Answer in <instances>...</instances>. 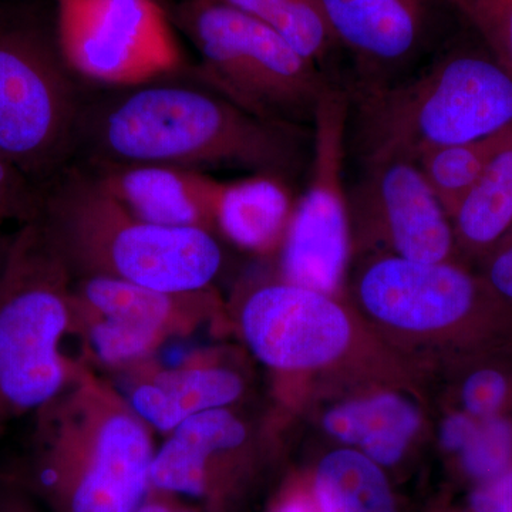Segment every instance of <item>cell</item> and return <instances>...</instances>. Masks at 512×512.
Segmentation results:
<instances>
[{
  "instance_id": "obj_1",
  "label": "cell",
  "mask_w": 512,
  "mask_h": 512,
  "mask_svg": "<svg viewBox=\"0 0 512 512\" xmlns=\"http://www.w3.org/2000/svg\"><path fill=\"white\" fill-rule=\"evenodd\" d=\"M312 127L258 119L198 82L191 66L147 82L87 86L74 160L244 170L292 181Z\"/></svg>"
},
{
  "instance_id": "obj_2",
  "label": "cell",
  "mask_w": 512,
  "mask_h": 512,
  "mask_svg": "<svg viewBox=\"0 0 512 512\" xmlns=\"http://www.w3.org/2000/svg\"><path fill=\"white\" fill-rule=\"evenodd\" d=\"M32 417L25 467L12 476L46 512H134L150 495L154 431L82 359Z\"/></svg>"
},
{
  "instance_id": "obj_3",
  "label": "cell",
  "mask_w": 512,
  "mask_h": 512,
  "mask_svg": "<svg viewBox=\"0 0 512 512\" xmlns=\"http://www.w3.org/2000/svg\"><path fill=\"white\" fill-rule=\"evenodd\" d=\"M35 222L74 279L191 292L211 288L224 264L215 234L141 220L79 161L42 185Z\"/></svg>"
},
{
  "instance_id": "obj_4",
  "label": "cell",
  "mask_w": 512,
  "mask_h": 512,
  "mask_svg": "<svg viewBox=\"0 0 512 512\" xmlns=\"http://www.w3.org/2000/svg\"><path fill=\"white\" fill-rule=\"evenodd\" d=\"M512 124V74L476 53L441 57L419 76L365 84L350 97L348 137L362 164L406 160L493 136Z\"/></svg>"
},
{
  "instance_id": "obj_5",
  "label": "cell",
  "mask_w": 512,
  "mask_h": 512,
  "mask_svg": "<svg viewBox=\"0 0 512 512\" xmlns=\"http://www.w3.org/2000/svg\"><path fill=\"white\" fill-rule=\"evenodd\" d=\"M87 86L55 0H0V148L40 187L73 161Z\"/></svg>"
},
{
  "instance_id": "obj_6",
  "label": "cell",
  "mask_w": 512,
  "mask_h": 512,
  "mask_svg": "<svg viewBox=\"0 0 512 512\" xmlns=\"http://www.w3.org/2000/svg\"><path fill=\"white\" fill-rule=\"evenodd\" d=\"M73 281L35 221L8 238L0 275V434L72 382L79 360L62 345L72 335Z\"/></svg>"
},
{
  "instance_id": "obj_7",
  "label": "cell",
  "mask_w": 512,
  "mask_h": 512,
  "mask_svg": "<svg viewBox=\"0 0 512 512\" xmlns=\"http://www.w3.org/2000/svg\"><path fill=\"white\" fill-rule=\"evenodd\" d=\"M168 13L200 56L198 82L258 119L312 127L330 82L274 29L217 0H180Z\"/></svg>"
},
{
  "instance_id": "obj_8",
  "label": "cell",
  "mask_w": 512,
  "mask_h": 512,
  "mask_svg": "<svg viewBox=\"0 0 512 512\" xmlns=\"http://www.w3.org/2000/svg\"><path fill=\"white\" fill-rule=\"evenodd\" d=\"M220 315L214 288L165 292L107 278L73 281L72 335L83 362L121 372Z\"/></svg>"
},
{
  "instance_id": "obj_9",
  "label": "cell",
  "mask_w": 512,
  "mask_h": 512,
  "mask_svg": "<svg viewBox=\"0 0 512 512\" xmlns=\"http://www.w3.org/2000/svg\"><path fill=\"white\" fill-rule=\"evenodd\" d=\"M349 113V93L330 83L313 116L308 187L282 242V278L328 295L342 284L350 254L349 191L343 183Z\"/></svg>"
},
{
  "instance_id": "obj_10",
  "label": "cell",
  "mask_w": 512,
  "mask_h": 512,
  "mask_svg": "<svg viewBox=\"0 0 512 512\" xmlns=\"http://www.w3.org/2000/svg\"><path fill=\"white\" fill-rule=\"evenodd\" d=\"M64 55L86 83L121 86L190 63L160 0H55Z\"/></svg>"
},
{
  "instance_id": "obj_11",
  "label": "cell",
  "mask_w": 512,
  "mask_h": 512,
  "mask_svg": "<svg viewBox=\"0 0 512 512\" xmlns=\"http://www.w3.org/2000/svg\"><path fill=\"white\" fill-rule=\"evenodd\" d=\"M238 318L249 350L278 372L328 365L342 356L352 339L345 309L328 293L284 278L248 292Z\"/></svg>"
},
{
  "instance_id": "obj_12",
  "label": "cell",
  "mask_w": 512,
  "mask_h": 512,
  "mask_svg": "<svg viewBox=\"0 0 512 512\" xmlns=\"http://www.w3.org/2000/svg\"><path fill=\"white\" fill-rule=\"evenodd\" d=\"M350 220L400 258L446 262L454 229L419 165L393 160L367 165L349 191Z\"/></svg>"
},
{
  "instance_id": "obj_13",
  "label": "cell",
  "mask_w": 512,
  "mask_h": 512,
  "mask_svg": "<svg viewBox=\"0 0 512 512\" xmlns=\"http://www.w3.org/2000/svg\"><path fill=\"white\" fill-rule=\"evenodd\" d=\"M357 293L367 313L409 332H433L454 325L473 308V276L450 262H419L384 255L363 269Z\"/></svg>"
},
{
  "instance_id": "obj_14",
  "label": "cell",
  "mask_w": 512,
  "mask_h": 512,
  "mask_svg": "<svg viewBox=\"0 0 512 512\" xmlns=\"http://www.w3.org/2000/svg\"><path fill=\"white\" fill-rule=\"evenodd\" d=\"M119 373L120 392L134 412L164 436L191 417L234 406L247 389L242 373L208 350L191 352L174 365L151 357Z\"/></svg>"
},
{
  "instance_id": "obj_15",
  "label": "cell",
  "mask_w": 512,
  "mask_h": 512,
  "mask_svg": "<svg viewBox=\"0 0 512 512\" xmlns=\"http://www.w3.org/2000/svg\"><path fill=\"white\" fill-rule=\"evenodd\" d=\"M251 439L247 421L231 407L191 417L157 448L150 468L151 490L212 505L225 467Z\"/></svg>"
},
{
  "instance_id": "obj_16",
  "label": "cell",
  "mask_w": 512,
  "mask_h": 512,
  "mask_svg": "<svg viewBox=\"0 0 512 512\" xmlns=\"http://www.w3.org/2000/svg\"><path fill=\"white\" fill-rule=\"evenodd\" d=\"M79 163L86 165L103 187L141 220L164 227L217 232L222 183L211 175L173 165Z\"/></svg>"
},
{
  "instance_id": "obj_17",
  "label": "cell",
  "mask_w": 512,
  "mask_h": 512,
  "mask_svg": "<svg viewBox=\"0 0 512 512\" xmlns=\"http://www.w3.org/2000/svg\"><path fill=\"white\" fill-rule=\"evenodd\" d=\"M339 45L352 53L360 72L386 76L419 53L430 28L433 0H320Z\"/></svg>"
},
{
  "instance_id": "obj_18",
  "label": "cell",
  "mask_w": 512,
  "mask_h": 512,
  "mask_svg": "<svg viewBox=\"0 0 512 512\" xmlns=\"http://www.w3.org/2000/svg\"><path fill=\"white\" fill-rule=\"evenodd\" d=\"M295 205L288 181L274 175L222 183L217 232L247 251H271L284 242Z\"/></svg>"
},
{
  "instance_id": "obj_19",
  "label": "cell",
  "mask_w": 512,
  "mask_h": 512,
  "mask_svg": "<svg viewBox=\"0 0 512 512\" xmlns=\"http://www.w3.org/2000/svg\"><path fill=\"white\" fill-rule=\"evenodd\" d=\"M420 424L417 407L392 393L342 403L323 419L330 436L359 447L360 453L382 466H392L403 457Z\"/></svg>"
},
{
  "instance_id": "obj_20",
  "label": "cell",
  "mask_w": 512,
  "mask_h": 512,
  "mask_svg": "<svg viewBox=\"0 0 512 512\" xmlns=\"http://www.w3.org/2000/svg\"><path fill=\"white\" fill-rule=\"evenodd\" d=\"M315 493L322 512H394L379 464L352 448L332 451L320 461Z\"/></svg>"
},
{
  "instance_id": "obj_21",
  "label": "cell",
  "mask_w": 512,
  "mask_h": 512,
  "mask_svg": "<svg viewBox=\"0 0 512 512\" xmlns=\"http://www.w3.org/2000/svg\"><path fill=\"white\" fill-rule=\"evenodd\" d=\"M451 220L454 237L471 249L491 247L512 228V127L510 137Z\"/></svg>"
},
{
  "instance_id": "obj_22",
  "label": "cell",
  "mask_w": 512,
  "mask_h": 512,
  "mask_svg": "<svg viewBox=\"0 0 512 512\" xmlns=\"http://www.w3.org/2000/svg\"><path fill=\"white\" fill-rule=\"evenodd\" d=\"M511 127L512 124L500 133L480 140L437 148L423 154L417 161L427 184L450 220L510 137Z\"/></svg>"
},
{
  "instance_id": "obj_23",
  "label": "cell",
  "mask_w": 512,
  "mask_h": 512,
  "mask_svg": "<svg viewBox=\"0 0 512 512\" xmlns=\"http://www.w3.org/2000/svg\"><path fill=\"white\" fill-rule=\"evenodd\" d=\"M261 20L316 66L339 45L320 0H217Z\"/></svg>"
},
{
  "instance_id": "obj_24",
  "label": "cell",
  "mask_w": 512,
  "mask_h": 512,
  "mask_svg": "<svg viewBox=\"0 0 512 512\" xmlns=\"http://www.w3.org/2000/svg\"><path fill=\"white\" fill-rule=\"evenodd\" d=\"M460 453L471 477L490 481L500 476L512 460L511 423L495 416L481 420Z\"/></svg>"
},
{
  "instance_id": "obj_25",
  "label": "cell",
  "mask_w": 512,
  "mask_h": 512,
  "mask_svg": "<svg viewBox=\"0 0 512 512\" xmlns=\"http://www.w3.org/2000/svg\"><path fill=\"white\" fill-rule=\"evenodd\" d=\"M483 37L494 59L512 74V0H446Z\"/></svg>"
},
{
  "instance_id": "obj_26",
  "label": "cell",
  "mask_w": 512,
  "mask_h": 512,
  "mask_svg": "<svg viewBox=\"0 0 512 512\" xmlns=\"http://www.w3.org/2000/svg\"><path fill=\"white\" fill-rule=\"evenodd\" d=\"M42 187L0 148V227L29 224L39 215Z\"/></svg>"
},
{
  "instance_id": "obj_27",
  "label": "cell",
  "mask_w": 512,
  "mask_h": 512,
  "mask_svg": "<svg viewBox=\"0 0 512 512\" xmlns=\"http://www.w3.org/2000/svg\"><path fill=\"white\" fill-rule=\"evenodd\" d=\"M507 396V382L500 372L484 369L473 373L463 387V404L474 419L495 416Z\"/></svg>"
},
{
  "instance_id": "obj_28",
  "label": "cell",
  "mask_w": 512,
  "mask_h": 512,
  "mask_svg": "<svg viewBox=\"0 0 512 512\" xmlns=\"http://www.w3.org/2000/svg\"><path fill=\"white\" fill-rule=\"evenodd\" d=\"M471 507L474 512H512V468L478 488Z\"/></svg>"
},
{
  "instance_id": "obj_29",
  "label": "cell",
  "mask_w": 512,
  "mask_h": 512,
  "mask_svg": "<svg viewBox=\"0 0 512 512\" xmlns=\"http://www.w3.org/2000/svg\"><path fill=\"white\" fill-rule=\"evenodd\" d=\"M0 512H46L28 488L13 476L0 477Z\"/></svg>"
},
{
  "instance_id": "obj_30",
  "label": "cell",
  "mask_w": 512,
  "mask_h": 512,
  "mask_svg": "<svg viewBox=\"0 0 512 512\" xmlns=\"http://www.w3.org/2000/svg\"><path fill=\"white\" fill-rule=\"evenodd\" d=\"M477 423L470 414L456 413L444 420L440 430V441L450 451H461L473 436Z\"/></svg>"
},
{
  "instance_id": "obj_31",
  "label": "cell",
  "mask_w": 512,
  "mask_h": 512,
  "mask_svg": "<svg viewBox=\"0 0 512 512\" xmlns=\"http://www.w3.org/2000/svg\"><path fill=\"white\" fill-rule=\"evenodd\" d=\"M488 281L495 292L512 301V239L505 242L491 259Z\"/></svg>"
},
{
  "instance_id": "obj_32",
  "label": "cell",
  "mask_w": 512,
  "mask_h": 512,
  "mask_svg": "<svg viewBox=\"0 0 512 512\" xmlns=\"http://www.w3.org/2000/svg\"><path fill=\"white\" fill-rule=\"evenodd\" d=\"M180 498L151 490L150 495L134 512H173Z\"/></svg>"
},
{
  "instance_id": "obj_33",
  "label": "cell",
  "mask_w": 512,
  "mask_h": 512,
  "mask_svg": "<svg viewBox=\"0 0 512 512\" xmlns=\"http://www.w3.org/2000/svg\"><path fill=\"white\" fill-rule=\"evenodd\" d=\"M278 512H313L311 505L302 500H292L282 505Z\"/></svg>"
},
{
  "instance_id": "obj_34",
  "label": "cell",
  "mask_w": 512,
  "mask_h": 512,
  "mask_svg": "<svg viewBox=\"0 0 512 512\" xmlns=\"http://www.w3.org/2000/svg\"><path fill=\"white\" fill-rule=\"evenodd\" d=\"M6 249H8V238L0 237V275H2L3 265H5Z\"/></svg>"
},
{
  "instance_id": "obj_35",
  "label": "cell",
  "mask_w": 512,
  "mask_h": 512,
  "mask_svg": "<svg viewBox=\"0 0 512 512\" xmlns=\"http://www.w3.org/2000/svg\"><path fill=\"white\" fill-rule=\"evenodd\" d=\"M173 512H195V510L192 507H188V505L181 504L180 500H178Z\"/></svg>"
},
{
  "instance_id": "obj_36",
  "label": "cell",
  "mask_w": 512,
  "mask_h": 512,
  "mask_svg": "<svg viewBox=\"0 0 512 512\" xmlns=\"http://www.w3.org/2000/svg\"><path fill=\"white\" fill-rule=\"evenodd\" d=\"M0 436H2V434H0Z\"/></svg>"
}]
</instances>
